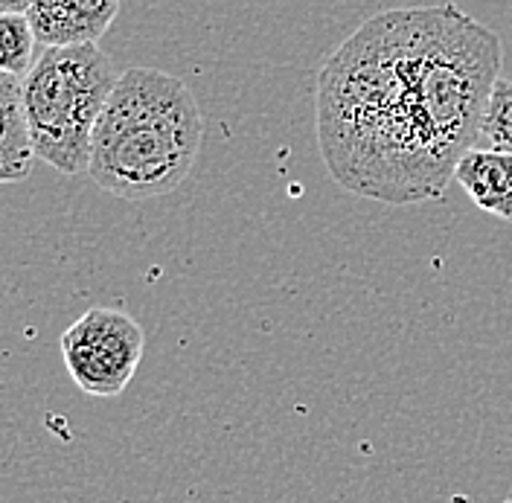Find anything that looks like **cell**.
<instances>
[{
	"label": "cell",
	"mask_w": 512,
	"mask_h": 503,
	"mask_svg": "<svg viewBox=\"0 0 512 503\" xmlns=\"http://www.w3.org/2000/svg\"><path fill=\"white\" fill-rule=\"evenodd\" d=\"M501 35L454 3L367 18L315 82L318 149L329 178L390 207L446 195L501 76Z\"/></svg>",
	"instance_id": "6da1fadb"
},
{
	"label": "cell",
	"mask_w": 512,
	"mask_h": 503,
	"mask_svg": "<svg viewBox=\"0 0 512 503\" xmlns=\"http://www.w3.org/2000/svg\"><path fill=\"white\" fill-rule=\"evenodd\" d=\"M204 140V117L184 79L155 67L120 73L91 140L96 187L149 201L187 181Z\"/></svg>",
	"instance_id": "7a4b0ae2"
},
{
	"label": "cell",
	"mask_w": 512,
	"mask_h": 503,
	"mask_svg": "<svg viewBox=\"0 0 512 503\" xmlns=\"http://www.w3.org/2000/svg\"><path fill=\"white\" fill-rule=\"evenodd\" d=\"M120 73L96 47H44L24 73V120L35 160L62 175L88 172L94 128Z\"/></svg>",
	"instance_id": "3957f363"
},
{
	"label": "cell",
	"mask_w": 512,
	"mask_h": 503,
	"mask_svg": "<svg viewBox=\"0 0 512 503\" xmlns=\"http://www.w3.org/2000/svg\"><path fill=\"white\" fill-rule=\"evenodd\" d=\"M143 349V326L114 306L88 309L62 335L67 373L76 387L99 399H111L126 390L143 361Z\"/></svg>",
	"instance_id": "277c9868"
},
{
	"label": "cell",
	"mask_w": 512,
	"mask_h": 503,
	"mask_svg": "<svg viewBox=\"0 0 512 503\" xmlns=\"http://www.w3.org/2000/svg\"><path fill=\"white\" fill-rule=\"evenodd\" d=\"M120 6L123 0H32L27 21L38 47L99 44Z\"/></svg>",
	"instance_id": "5b68a950"
},
{
	"label": "cell",
	"mask_w": 512,
	"mask_h": 503,
	"mask_svg": "<svg viewBox=\"0 0 512 503\" xmlns=\"http://www.w3.org/2000/svg\"><path fill=\"white\" fill-rule=\"evenodd\" d=\"M454 181L478 210L512 221V152L475 146L460 158Z\"/></svg>",
	"instance_id": "8992f818"
},
{
	"label": "cell",
	"mask_w": 512,
	"mask_h": 503,
	"mask_svg": "<svg viewBox=\"0 0 512 503\" xmlns=\"http://www.w3.org/2000/svg\"><path fill=\"white\" fill-rule=\"evenodd\" d=\"M21 91L24 76L0 70V184L30 178L35 166Z\"/></svg>",
	"instance_id": "52a82bcc"
},
{
	"label": "cell",
	"mask_w": 512,
	"mask_h": 503,
	"mask_svg": "<svg viewBox=\"0 0 512 503\" xmlns=\"http://www.w3.org/2000/svg\"><path fill=\"white\" fill-rule=\"evenodd\" d=\"M480 143L486 149L512 152V79L498 76L480 123Z\"/></svg>",
	"instance_id": "ba28073f"
},
{
	"label": "cell",
	"mask_w": 512,
	"mask_h": 503,
	"mask_svg": "<svg viewBox=\"0 0 512 503\" xmlns=\"http://www.w3.org/2000/svg\"><path fill=\"white\" fill-rule=\"evenodd\" d=\"M32 38L27 15H3L0 12V70L24 76L32 64Z\"/></svg>",
	"instance_id": "9c48e42d"
},
{
	"label": "cell",
	"mask_w": 512,
	"mask_h": 503,
	"mask_svg": "<svg viewBox=\"0 0 512 503\" xmlns=\"http://www.w3.org/2000/svg\"><path fill=\"white\" fill-rule=\"evenodd\" d=\"M32 0H0V12L3 15H27Z\"/></svg>",
	"instance_id": "30bf717a"
},
{
	"label": "cell",
	"mask_w": 512,
	"mask_h": 503,
	"mask_svg": "<svg viewBox=\"0 0 512 503\" xmlns=\"http://www.w3.org/2000/svg\"><path fill=\"white\" fill-rule=\"evenodd\" d=\"M504 503H512V492H510V498H507V501H504Z\"/></svg>",
	"instance_id": "8fae6325"
}]
</instances>
